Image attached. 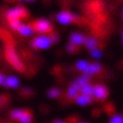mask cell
Wrapping results in <instances>:
<instances>
[{
    "label": "cell",
    "mask_w": 123,
    "mask_h": 123,
    "mask_svg": "<svg viewBox=\"0 0 123 123\" xmlns=\"http://www.w3.org/2000/svg\"><path fill=\"white\" fill-rule=\"evenodd\" d=\"M48 96L51 99H55L58 98L61 94V91L58 88H53L50 89L48 92Z\"/></svg>",
    "instance_id": "16"
},
{
    "label": "cell",
    "mask_w": 123,
    "mask_h": 123,
    "mask_svg": "<svg viewBox=\"0 0 123 123\" xmlns=\"http://www.w3.org/2000/svg\"><path fill=\"white\" fill-rule=\"evenodd\" d=\"M4 77H3V75L0 74V85L3 83V82L4 81Z\"/></svg>",
    "instance_id": "25"
},
{
    "label": "cell",
    "mask_w": 123,
    "mask_h": 123,
    "mask_svg": "<svg viewBox=\"0 0 123 123\" xmlns=\"http://www.w3.org/2000/svg\"><path fill=\"white\" fill-rule=\"evenodd\" d=\"M24 111V110L22 109L14 110L10 113V116L12 119H15V120H18Z\"/></svg>",
    "instance_id": "15"
},
{
    "label": "cell",
    "mask_w": 123,
    "mask_h": 123,
    "mask_svg": "<svg viewBox=\"0 0 123 123\" xmlns=\"http://www.w3.org/2000/svg\"><path fill=\"white\" fill-rule=\"evenodd\" d=\"M89 76L86 75H83L79 77V78L77 79V80H76V81H77V83L80 85V88H81L82 86L85 85L86 84H88V83H89Z\"/></svg>",
    "instance_id": "19"
},
{
    "label": "cell",
    "mask_w": 123,
    "mask_h": 123,
    "mask_svg": "<svg viewBox=\"0 0 123 123\" xmlns=\"http://www.w3.org/2000/svg\"><path fill=\"white\" fill-rule=\"evenodd\" d=\"M91 102V98L90 96H87L81 94L77 95L75 98V102L80 106H86L89 104Z\"/></svg>",
    "instance_id": "12"
},
{
    "label": "cell",
    "mask_w": 123,
    "mask_h": 123,
    "mask_svg": "<svg viewBox=\"0 0 123 123\" xmlns=\"http://www.w3.org/2000/svg\"><path fill=\"white\" fill-rule=\"evenodd\" d=\"M26 10L22 6H18L9 9L6 12V18L9 21L20 20L26 15Z\"/></svg>",
    "instance_id": "3"
},
{
    "label": "cell",
    "mask_w": 123,
    "mask_h": 123,
    "mask_svg": "<svg viewBox=\"0 0 123 123\" xmlns=\"http://www.w3.org/2000/svg\"><path fill=\"white\" fill-rule=\"evenodd\" d=\"M32 120V117H31V114L28 111H25L18 121L22 123H30Z\"/></svg>",
    "instance_id": "17"
},
{
    "label": "cell",
    "mask_w": 123,
    "mask_h": 123,
    "mask_svg": "<svg viewBox=\"0 0 123 123\" xmlns=\"http://www.w3.org/2000/svg\"><path fill=\"white\" fill-rule=\"evenodd\" d=\"M123 116L119 115H115L110 120V123H123Z\"/></svg>",
    "instance_id": "22"
},
{
    "label": "cell",
    "mask_w": 123,
    "mask_h": 123,
    "mask_svg": "<svg viewBox=\"0 0 123 123\" xmlns=\"http://www.w3.org/2000/svg\"><path fill=\"white\" fill-rule=\"evenodd\" d=\"M17 31L19 34L25 37L31 36L34 33V30L33 27L28 25L21 24L18 28Z\"/></svg>",
    "instance_id": "11"
},
{
    "label": "cell",
    "mask_w": 123,
    "mask_h": 123,
    "mask_svg": "<svg viewBox=\"0 0 123 123\" xmlns=\"http://www.w3.org/2000/svg\"><path fill=\"white\" fill-rule=\"evenodd\" d=\"M0 100H1V97H0Z\"/></svg>",
    "instance_id": "27"
},
{
    "label": "cell",
    "mask_w": 123,
    "mask_h": 123,
    "mask_svg": "<svg viewBox=\"0 0 123 123\" xmlns=\"http://www.w3.org/2000/svg\"><path fill=\"white\" fill-rule=\"evenodd\" d=\"M102 69V66L98 62H93L90 64H88L87 68L85 70V75L88 76L92 75L100 72Z\"/></svg>",
    "instance_id": "8"
},
{
    "label": "cell",
    "mask_w": 123,
    "mask_h": 123,
    "mask_svg": "<svg viewBox=\"0 0 123 123\" xmlns=\"http://www.w3.org/2000/svg\"><path fill=\"white\" fill-rule=\"evenodd\" d=\"M92 94L99 100H104L107 97L108 94V91L107 88L105 86L99 85L93 87Z\"/></svg>",
    "instance_id": "5"
},
{
    "label": "cell",
    "mask_w": 123,
    "mask_h": 123,
    "mask_svg": "<svg viewBox=\"0 0 123 123\" xmlns=\"http://www.w3.org/2000/svg\"><path fill=\"white\" fill-rule=\"evenodd\" d=\"M21 24L22 23H21L20 20H14L9 21V25L11 28L12 30H15V31H17L18 28Z\"/></svg>",
    "instance_id": "21"
},
{
    "label": "cell",
    "mask_w": 123,
    "mask_h": 123,
    "mask_svg": "<svg viewBox=\"0 0 123 123\" xmlns=\"http://www.w3.org/2000/svg\"><path fill=\"white\" fill-rule=\"evenodd\" d=\"M85 40V37L82 34L78 33H72L70 36V43L75 45V46H79L84 43Z\"/></svg>",
    "instance_id": "9"
},
{
    "label": "cell",
    "mask_w": 123,
    "mask_h": 123,
    "mask_svg": "<svg viewBox=\"0 0 123 123\" xmlns=\"http://www.w3.org/2000/svg\"><path fill=\"white\" fill-rule=\"evenodd\" d=\"M80 91L81 94L87 96H91L92 94V91H93V87L89 85V84H86L85 85L82 86L80 88Z\"/></svg>",
    "instance_id": "14"
},
{
    "label": "cell",
    "mask_w": 123,
    "mask_h": 123,
    "mask_svg": "<svg viewBox=\"0 0 123 123\" xmlns=\"http://www.w3.org/2000/svg\"><path fill=\"white\" fill-rule=\"evenodd\" d=\"M90 55L92 58H95V59H100L102 56V51L99 49H96V48L92 49V50H91Z\"/></svg>",
    "instance_id": "20"
},
{
    "label": "cell",
    "mask_w": 123,
    "mask_h": 123,
    "mask_svg": "<svg viewBox=\"0 0 123 123\" xmlns=\"http://www.w3.org/2000/svg\"><path fill=\"white\" fill-rule=\"evenodd\" d=\"M34 30L39 33H47L51 31V25L49 20L41 18L37 20L34 25Z\"/></svg>",
    "instance_id": "4"
},
{
    "label": "cell",
    "mask_w": 123,
    "mask_h": 123,
    "mask_svg": "<svg viewBox=\"0 0 123 123\" xmlns=\"http://www.w3.org/2000/svg\"><path fill=\"white\" fill-rule=\"evenodd\" d=\"M74 17L68 11H62L57 15L56 19L60 24L66 25L70 24L72 22Z\"/></svg>",
    "instance_id": "6"
},
{
    "label": "cell",
    "mask_w": 123,
    "mask_h": 123,
    "mask_svg": "<svg viewBox=\"0 0 123 123\" xmlns=\"http://www.w3.org/2000/svg\"><path fill=\"white\" fill-rule=\"evenodd\" d=\"M5 54L7 61L11 64L13 68L18 70L19 72H22L24 70L23 64L22 63L17 53L12 45H8L6 47Z\"/></svg>",
    "instance_id": "1"
},
{
    "label": "cell",
    "mask_w": 123,
    "mask_h": 123,
    "mask_svg": "<svg viewBox=\"0 0 123 123\" xmlns=\"http://www.w3.org/2000/svg\"><path fill=\"white\" fill-rule=\"evenodd\" d=\"M84 43L85 44L87 49H88L90 50L96 48V47L98 45V41H97V40L95 38L92 37L85 39Z\"/></svg>",
    "instance_id": "13"
},
{
    "label": "cell",
    "mask_w": 123,
    "mask_h": 123,
    "mask_svg": "<svg viewBox=\"0 0 123 123\" xmlns=\"http://www.w3.org/2000/svg\"><path fill=\"white\" fill-rule=\"evenodd\" d=\"M52 41L51 38L45 36H39L35 37L31 42V46L34 49L45 50L51 46Z\"/></svg>",
    "instance_id": "2"
},
{
    "label": "cell",
    "mask_w": 123,
    "mask_h": 123,
    "mask_svg": "<svg viewBox=\"0 0 123 123\" xmlns=\"http://www.w3.org/2000/svg\"><path fill=\"white\" fill-rule=\"evenodd\" d=\"M66 50L69 53H74L75 51H76V46L72 45V43H69V44H68V45H67Z\"/></svg>",
    "instance_id": "23"
},
{
    "label": "cell",
    "mask_w": 123,
    "mask_h": 123,
    "mask_svg": "<svg viewBox=\"0 0 123 123\" xmlns=\"http://www.w3.org/2000/svg\"><path fill=\"white\" fill-rule=\"evenodd\" d=\"M2 84L4 86L15 89L18 88L20 86V80L15 76H9L4 79V81Z\"/></svg>",
    "instance_id": "7"
},
{
    "label": "cell",
    "mask_w": 123,
    "mask_h": 123,
    "mask_svg": "<svg viewBox=\"0 0 123 123\" xmlns=\"http://www.w3.org/2000/svg\"><path fill=\"white\" fill-rule=\"evenodd\" d=\"M80 86L79 84L77 83V81H75L74 82L71 84V85L69 86V89L68 90L67 95L68 97L70 99H74L77 97V96L79 94L80 91Z\"/></svg>",
    "instance_id": "10"
},
{
    "label": "cell",
    "mask_w": 123,
    "mask_h": 123,
    "mask_svg": "<svg viewBox=\"0 0 123 123\" xmlns=\"http://www.w3.org/2000/svg\"><path fill=\"white\" fill-rule=\"evenodd\" d=\"M50 38H51V41H52V42H57L58 41V39H59V37H58V36H57L56 34H53Z\"/></svg>",
    "instance_id": "24"
},
{
    "label": "cell",
    "mask_w": 123,
    "mask_h": 123,
    "mask_svg": "<svg viewBox=\"0 0 123 123\" xmlns=\"http://www.w3.org/2000/svg\"><path fill=\"white\" fill-rule=\"evenodd\" d=\"M18 1H28V2H33L35 0H18Z\"/></svg>",
    "instance_id": "26"
},
{
    "label": "cell",
    "mask_w": 123,
    "mask_h": 123,
    "mask_svg": "<svg viewBox=\"0 0 123 123\" xmlns=\"http://www.w3.org/2000/svg\"><path fill=\"white\" fill-rule=\"evenodd\" d=\"M88 64H89L88 62L85 60H79L76 63V68L78 70H80V71H85Z\"/></svg>",
    "instance_id": "18"
}]
</instances>
